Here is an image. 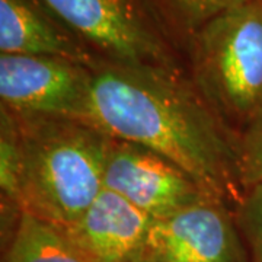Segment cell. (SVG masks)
<instances>
[{
	"instance_id": "4fadbf2b",
	"label": "cell",
	"mask_w": 262,
	"mask_h": 262,
	"mask_svg": "<svg viewBox=\"0 0 262 262\" xmlns=\"http://www.w3.org/2000/svg\"><path fill=\"white\" fill-rule=\"evenodd\" d=\"M237 175L244 192L262 184V113L237 134Z\"/></svg>"
},
{
	"instance_id": "ba28073f",
	"label": "cell",
	"mask_w": 262,
	"mask_h": 262,
	"mask_svg": "<svg viewBox=\"0 0 262 262\" xmlns=\"http://www.w3.org/2000/svg\"><path fill=\"white\" fill-rule=\"evenodd\" d=\"M151 220L103 188L83 214L61 230L86 262H141Z\"/></svg>"
},
{
	"instance_id": "30bf717a",
	"label": "cell",
	"mask_w": 262,
	"mask_h": 262,
	"mask_svg": "<svg viewBox=\"0 0 262 262\" xmlns=\"http://www.w3.org/2000/svg\"><path fill=\"white\" fill-rule=\"evenodd\" d=\"M2 262H86L61 227L20 211L3 246Z\"/></svg>"
},
{
	"instance_id": "5bb4252c",
	"label": "cell",
	"mask_w": 262,
	"mask_h": 262,
	"mask_svg": "<svg viewBox=\"0 0 262 262\" xmlns=\"http://www.w3.org/2000/svg\"><path fill=\"white\" fill-rule=\"evenodd\" d=\"M182 29L191 35L208 20L251 0H159Z\"/></svg>"
},
{
	"instance_id": "8992f818",
	"label": "cell",
	"mask_w": 262,
	"mask_h": 262,
	"mask_svg": "<svg viewBox=\"0 0 262 262\" xmlns=\"http://www.w3.org/2000/svg\"><path fill=\"white\" fill-rule=\"evenodd\" d=\"M92 69L53 57L0 54L2 108L15 115L83 120Z\"/></svg>"
},
{
	"instance_id": "7c38bea8",
	"label": "cell",
	"mask_w": 262,
	"mask_h": 262,
	"mask_svg": "<svg viewBox=\"0 0 262 262\" xmlns=\"http://www.w3.org/2000/svg\"><path fill=\"white\" fill-rule=\"evenodd\" d=\"M249 262H262V184L246 189L233 206Z\"/></svg>"
},
{
	"instance_id": "7a4b0ae2",
	"label": "cell",
	"mask_w": 262,
	"mask_h": 262,
	"mask_svg": "<svg viewBox=\"0 0 262 262\" xmlns=\"http://www.w3.org/2000/svg\"><path fill=\"white\" fill-rule=\"evenodd\" d=\"M13 117L19 136L16 206L58 227L72 225L102 192L111 137L77 118Z\"/></svg>"
},
{
	"instance_id": "8fae6325",
	"label": "cell",
	"mask_w": 262,
	"mask_h": 262,
	"mask_svg": "<svg viewBox=\"0 0 262 262\" xmlns=\"http://www.w3.org/2000/svg\"><path fill=\"white\" fill-rule=\"evenodd\" d=\"M19 169L18 125L13 114L0 108V187L2 207L19 210L16 206V181Z\"/></svg>"
},
{
	"instance_id": "5b68a950",
	"label": "cell",
	"mask_w": 262,
	"mask_h": 262,
	"mask_svg": "<svg viewBox=\"0 0 262 262\" xmlns=\"http://www.w3.org/2000/svg\"><path fill=\"white\" fill-rule=\"evenodd\" d=\"M103 188L151 219L219 198L175 162L141 144L114 137L106 153Z\"/></svg>"
},
{
	"instance_id": "3957f363",
	"label": "cell",
	"mask_w": 262,
	"mask_h": 262,
	"mask_svg": "<svg viewBox=\"0 0 262 262\" xmlns=\"http://www.w3.org/2000/svg\"><path fill=\"white\" fill-rule=\"evenodd\" d=\"M189 79L237 134L262 113V0L226 10L196 29Z\"/></svg>"
},
{
	"instance_id": "6da1fadb",
	"label": "cell",
	"mask_w": 262,
	"mask_h": 262,
	"mask_svg": "<svg viewBox=\"0 0 262 262\" xmlns=\"http://www.w3.org/2000/svg\"><path fill=\"white\" fill-rule=\"evenodd\" d=\"M83 121L175 162L232 207L244 194L237 133L184 72L101 61L92 69Z\"/></svg>"
},
{
	"instance_id": "9c48e42d",
	"label": "cell",
	"mask_w": 262,
	"mask_h": 262,
	"mask_svg": "<svg viewBox=\"0 0 262 262\" xmlns=\"http://www.w3.org/2000/svg\"><path fill=\"white\" fill-rule=\"evenodd\" d=\"M0 53L53 57L91 69L103 61L41 0H0Z\"/></svg>"
},
{
	"instance_id": "52a82bcc",
	"label": "cell",
	"mask_w": 262,
	"mask_h": 262,
	"mask_svg": "<svg viewBox=\"0 0 262 262\" xmlns=\"http://www.w3.org/2000/svg\"><path fill=\"white\" fill-rule=\"evenodd\" d=\"M141 262H249L233 207L210 200L153 219Z\"/></svg>"
},
{
	"instance_id": "277c9868",
	"label": "cell",
	"mask_w": 262,
	"mask_h": 262,
	"mask_svg": "<svg viewBox=\"0 0 262 262\" xmlns=\"http://www.w3.org/2000/svg\"><path fill=\"white\" fill-rule=\"evenodd\" d=\"M103 61L184 72L140 0H41Z\"/></svg>"
}]
</instances>
